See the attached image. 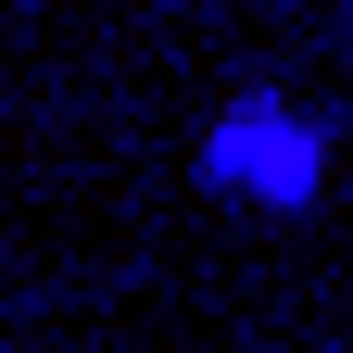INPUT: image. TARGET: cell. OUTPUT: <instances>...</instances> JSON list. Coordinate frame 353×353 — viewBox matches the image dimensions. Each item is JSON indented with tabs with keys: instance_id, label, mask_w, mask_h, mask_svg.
Instances as JSON below:
<instances>
[{
	"instance_id": "cell-1",
	"label": "cell",
	"mask_w": 353,
	"mask_h": 353,
	"mask_svg": "<svg viewBox=\"0 0 353 353\" xmlns=\"http://www.w3.org/2000/svg\"><path fill=\"white\" fill-rule=\"evenodd\" d=\"M202 164H214V190H240V202H316L328 139H316V114H290V101H240L202 139Z\"/></svg>"
}]
</instances>
